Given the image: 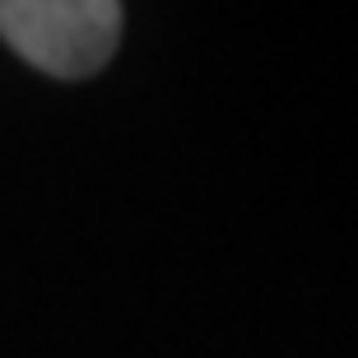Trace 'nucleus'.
Here are the masks:
<instances>
[{
    "label": "nucleus",
    "mask_w": 358,
    "mask_h": 358,
    "mask_svg": "<svg viewBox=\"0 0 358 358\" xmlns=\"http://www.w3.org/2000/svg\"><path fill=\"white\" fill-rule=\"evenodd\" d=\"M0 38L28 66L56 80H84L107 66L121 38L112 0H0Z\"/></svg>",
    "instance_id": "obj_1"
}]
</instances>
